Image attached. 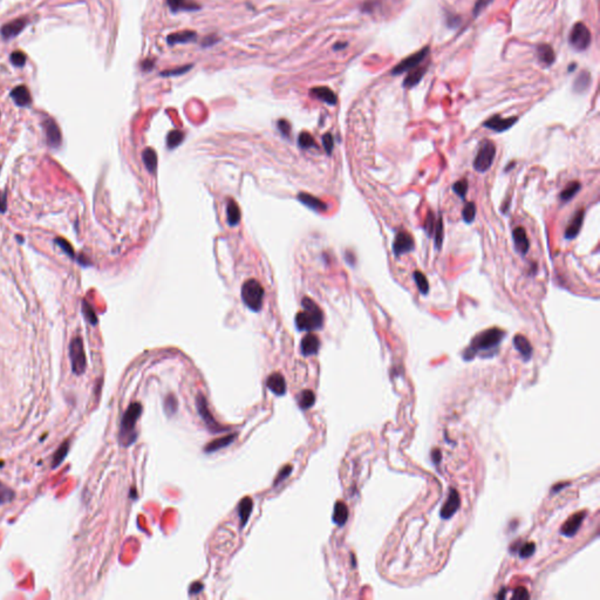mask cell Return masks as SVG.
I'll return each instance as SVG.
<instances>
[{"label": "cell", "instance_id": "obj_1", "mask_svg": "<svg viewBox=\"0 0 600 600\" xmlns=\"http://www.w3.org/2000/svg\"><path fill=\"white\" fill-rule=\"evenodd\" d=\"M504 336H505V332L503 330L497 329V327L485 330L483 332L478 333L471 340V344L463 352V358H465V360H471L476 355L481 353H484L485 357L495 354L500 342L503 341Z\"/></svg>", "mask_w": 600, "mask_h": 600}, {"label": "cell", "instance_id": "obj_2", "mask_svg": "<svg viewBox=\"0 0 600 600\" xmlns=\"http://www.w3.org/2000/svg\"><path fill=\"white\" fill-rule=\"evenodd\" d=\"M142 406L138 402H134L128 409L123 414L121 420V426H120L119 433V441L123 447H129L132 445L137 438V433L135 431L136 422H137L138 417L141 416Z\"/></svg>", "mask_w": 600, "mask_h": 600}, {"label": "cell", "instance_id": "obj_3", "mask_svg": "<svg viewBox=\"0 0 600 600\" xmlns=\"http://www.w3.org/2000/svg\"><path fill=\"white\" fill-rule=\"evenodd\" d=\"M302 304H304L305 311L300 312L296 318L298 329L300 331H308V332H310V331L319 330L320 327L323 326L324 321L323 312H321L320 308L308 298H305Z\"/></svg>", "mask_w": 600, "mask_h": 600}, {"label": "cell", "instance_id": "obj_4", "mask_svg": "<svg viewBox=\"0 0 600 600\" xmlns=\"http://www.w3.org/2000/svg\"><path fill=\"white\" fill-rule=\"evenodd\" d=\"M496 156V145L493 141L484 140L479 144L477 155L474 160V169L478 172L488 171L493 166Z\"/></svg>", "mask_w": 600, "mask_h": 600}, {"label": "cell", "instance_id": "obj_5", "mask_svg": "<svg viewBox=\"0 0 600 600\" xmlns=\"http://www.w3.org/2000/svg\"><path fill=\"white\" fill-rule=\"evenodd\" d=\"M263 297H264V290L258 281L251 279L244 284L242 298L252 311H258L262 307Z\"/></svg>", "mask_w": 600, "mask_h": 600}, {"label": "cell", "instance_id": "obj_6", "mask_svg": "<svg viewBox=\"0 0 600 600\" xmlns=\"http://www.w3.org/2000/svg\"><path fill=\"white\" fill-rule=\"evenodd\" d=\"M69 358L72 363V370L75 375H81L85 373L87 361H86L85 348L81 338H74L69 346Z\"/></svg>", "mask_w": 600, "mask_h": 600}, {"label": "cell", "instance_id": "obj_7", "mask_svg": "<svg viewBox=\"0 0 600 600\" xmlns=\"http://www.w3.org/2000/svg\"><path fill=\"white\" fill-rule=\"evenodd\" d=\"M568 42L576 51H585L591 44V33L585 24L577 23L572 27Z\"/></svg>", "mask_w": 600, "mask_h": 600}, {"label": "cell", "instance_id": "obj_8", "mask_svg": "<svg viewBox=\"0 0 600 600\" xmlns=\"http://www.w3.org/2000/svg\"><path fill=\"white\" fill-rule=\"evenodd\" d=\"M208 402H206V399L204 398V395L199 394L196 398V407L197 410H199L200 416L202 417V420L205 423L206 428L209 429L210 432L212 433H222L224 431H228L227 428H223L222 426H219L217 421H216L215 419H213V416L211 415V413L209 411L208 408Z\"/></svg>", "mask_w": 600, "mask_h": 600}, {"label": "cell", "instance_id": "obj_9", "mask_svg": "<svg viewBox=\"0 0 600 600\" xmlns=\"http://www.w3.org/2000/svg\"><path fill=\"white\" fill-rule=\"evenodd\" d=\"M429 52H431L429 47H425V48H422L421 51L409 55V57L404 59V60H402L400 64L397 65V66L393 68L392 74L393 75H400V74H402V73L408 72V70L417 67L427 57H428Z\"/></svg>", "mask_w": 600, "mask_h": 600}, {"label": "cell", "instance_id": "obj_10", "mask_svg": "<svg viewBox=\"0 0 600 600\" xmlns=\"http://www.w3.org/2000/svg\"><path fill=\"white\" fill-rule=\"evenodd\" d=\"M414 250V239L407 231H398L395 234L394 242H393V253L397 258H400L402 255H406Z\"/></svg>", "mask_w": 600, "mask_h": 600}, {"label": "cell", "instance_id": "obj_11", "mask_svg": "<svg viewBox=\"0 0 600 600\" xmlns=\"http://www.w3.org/2000/svg\"><path fill=\"white\" fill-rule=\"evenodd\" d=\"M517 121H518V117H516V116L508 117V119H503L502 116L495 115L493 117H490L489 120H487V121L483 123V126L485 127V128L491 129V131H494L496 133H503L511 128V127Z\"/></svg>", "mask_w": 600, "mask_h": 600}, {"label": "cell", "instance_id": "obj_12", "mask_svg": "<svg viewBox=\"0 0 600 600\" xmlns=\"http://www.w3.org/2000/svg\"><path fill=\"white\" fill-rule=\"evenodd\" d=\"M44 129L46 132V138H47V143L51 148H58L61 144V132L60 128L54 120L47 119L44 121Z\"/></svg>", "mask_w": 600, "mask_h": 600}, {"label": "cell", "instance_id": "obj_13", "mask_svg": "<svg viewBox=\"0 0 600 600\" xmlns=\"http://www.w3.org/2000/svg\"><path fill=\"white\" fill-rule=\"evenodd\" d=\"M512 239H513V244H515L516 251H517L519 255H522V256L527 255V253L529 252V249H530V242H529V238H528L525 229L522 227H517V228L513 229Z\"/></svg>", "mask_w": 600, "mask_h": 600}, {"label": "cell", "instance_id": "obj_14", "mask_svg": "<svg viewBox=\"0 0 600 600\" xmlns=\"http://www.w3.org/2000/svg\"><path fill=\"white\" fill-rule=\"evenodd\" d=\"M584 218H585V210L584 209L578 210V211L574 213V216L571 219L570 224L567 225V230H565L564 236L567 239H574V238L579 234L580 229H581V227H583Z\"/></svg>", "mask_w": 600, "mask_h": 600}, {"label": "cell", "instance_id": "obj_15", "mask_svg": "<svg viewBox=\"0 0 600 600\" xmlns=\"http://www.w3.org/2000/svg\"><path fill=\"white\" fill-rule=\"evenodd\" d=\"M460 508V496L456 490L451 489L449 491V496L445 500L443 508L441 510V517L443 519L450 518L451 516L455 513Z\"/></svg>", "mask_w": 600, "mask_h": 600}, {"label": "cell", "instance_id": "obj_16", "mask_svg": "<svg viewBox=\"0 0 600 600\" xmlns=\"http://www.w3.org/2000/svg\"><path fill=\"white\" fill-rule=\"evenodd\" d=\"M584 518H585V512L574 513V515L571 516V517L568 518L567 522H565V524L563 525V528L561 530L562 533L567 537L574 536L577 531L579 530Z\"/></svg>", "mask_w": 600, "mask_h": 600}, {"label": "cell", "instance_id": "obj_17", "mask_svg": "<svg viewBox=\"0 0 600 600\" xmlns=\"http://www.w3.org/2000/svg\"><path fill=\"white\" fill-rule=\"evenodd\" d=\"M267 387L277 397H283L286 393V382L280 373H272L267 380Z\"/></svg>", "mask_w": 600, "mask_h": 600}, {"label": "cell", "instance_id": "obj_18", "mask_svg": "<svg viewBox=\"0 0 600 600\" xmlns=\"http://www.w3.org/2000/svg\"><path fill=\"white\" fill-rule=\"evenodd\" d=\"M300 347H301V353L304 354L305 357H310V355H314L318 353L320 347V341L317 335L308 333L307 335L302 339Z\"/></svg>", "mask_w": 600, "mask_h": 600}, {"label": "cell", "instance_id": "obj_19", "mask_svg": "<svg viewBox=\"0 0 600 600\" xmlns=\"http://www.w3.org/2000/svg\"><path fill=\"white\" fill-rule=\"evenodd\" d=\"M513 346H515V348L519 352V354L522 355L524 360H530L531 357H533V346H531L530 341L522 334H517L513 338Z\"/></svg>", "mask_w": 600, "mask_h": 600}, {"label": "cell", "instance_id": "obj_20", "mask_svg": "<svg viewBox=\"0 0 600 600\" xmlns=\"http://www.w3.org/2000/svg\"><path fill=\"white\" fill-rule=\"evenodd\" d=\"M11 98L13 99L15 104L19 107H27L30 106L31 102H32L30 91L27 89V87H25V86H18V87H15L13 91L11 92Z\"/></svg>", "mask_w": 600, "mask_h": 600}, {"label": "cell", "instance_id": "obj_21", "mask_svg": "<svg viewBox=\"0 0 600 600\" xmlns=\"http://www.w3.org/2000/svg\"><path fill=\"white\" fill-rule=\"evenodd\" d=\"M427 69H428V67L427 66H417L415 68H413V69H410L409 74L406 76L403 83H402L403 87L413 88V87H415L416 85H419V82L421 81L423 76H425Z\"/></svg>", "mask_w": 600, "mask_h": 600}, {"label": "cell", "instance_id": "obj_22", "mask_svg": "<svg viewBox=\"0 0 600 600\" xmlns=\"http://www.w3.org/2000/svg\"><path fill=\"white\" fill-rule=\"evenodd\" d=\"M26 24H27L26 19H17V20L12 21V23H10V24H6L1 30L2 36H4L5 39L14 38L15 35H18V34H19L21 31L24 30V27L26 26Z\"/></svg>", "mask_w": 600, "mask_h": 600}, {"label": "cell", "instance_id": "obj_23", "mask_svg": "<svg viewBox=\"0 0 600 600\" xmlns=\"http://www.w3.org/2000/svg\"><path fill=\"white\" fill-rule=\"evenodd\" d=\"M253 509V500L250 497H244L238 504V515H239L240 525L244 528L249 521L250 515H251Z\"/></svg>", "mask_w": 600, "mask_h": 600}, {"label": "cell", "instance_id": "obj_24", "mask_svg": "<svg viewBox=\"0 0 600 600\" xmlns=\"http://www.w3.org/2000/svg\"><path fill=\"white\" fill-rule=\"evenodd\" d=\"M237 437V434H231V435H227L224 436V437L217 438V440L210 442L209 444H206L205 447V453L210 454V453H215V451L221 450L223 448H227L228 445H230L234 441V438Z\"/></svg>", "mask_w": 600, "mask_h": 600}, {"label": "cell", "instance_id": "obj_25", "mask_svg": "<svg viewBox=\"0 0 600 600\" xmlns=\"http://www.w3.org/2000/svg\"><path fill=\"white\" fill-rule=\"evenodd\" d=\"M347 519H348V509H347V506H346V504L342 502H336L335 506H334L333 522L335 523L338 527H344L345 523L347 522Z\"/></svg>", "mask_w": 600, "mask_h": 600}, {"label": "cell", "instance_id": "obj_26", "mask_svg": "<svg viewBox=\"0 0 600 600\" xmlns=\"http://www.w3.org/2000/svg\"><path fill=\"white\" fill-rule=\"evenodd\" d=\"M537 53H538V58H539V60L542 61L543 64L547 65V66H550V65H552L553 63H555L556 54H555V51H553V48L550 45H547V44L539 45L537 48Z\"/></svg>", "mask_w": 600, "mask_h": 600}, {"label": "cell", "instance_id": "obj_27", "mask_svg": "<svg viewBox=\"0 0 600 600\" xmlns=\"http://www.w3.org/2000/svg\"><path fill=\"white\" fill-rule=\"evenodd\" d=\"M311 93L313 97L320 99L326 103L332 104V106L336 103V95L329 87H315L312 89Z\"/></svg>", "mask_w": 600, "mask_h": 600}, {"label": "cell", "instance_id": "obj_28", "mask_svg": "<svg viewBox=\"0 0 600 600\" xmlns=\"http://www.w3.org/2000/svg\"><path fill=\"white\" fill-rule=\"evenodd\" d=\"M196 39V33L193 31H183V32H177L174 34H170L168 36V44H182V42H189Z\"/></svg>", "mask_w": 600, "mask_h": 600}, {"label": "cell", "instance_id": "obj_29", "mask_svg": "<svg viewBox=\"0 0 600 600\" xmlns=\"http://www.w3.org/2000/svg\"><path fill=\"white\" fill-rule=\"evenodd\" d=\"M297 401H298L299 407L301 408V409H310L315 402V395L310 389H306V391H302L298 395Z\"/></svg>", "mask_w": 600, "mask_h": 600}, {"label": "cell", "instance_id": "obj_30", "mask_svg": "<svg viewBox=\"0 0 600 600\" xmlns=\"http://www.w3.org/2000/svg\"><path fill=\"white\" fill-rule=\"evenodd\" d=\"M68 451H69V441H65L64 443L58 448V450L55 451V454L53 455V461H52V469H55L57 467H59L61 463L64 462V460L66 459Z\"/></svg>", "mask_w": 600, "mask_h": 600}, {"label": "cell", "instance_id": "obj_31", "mask_svg": "<svg viewBox=\"0 0 600 600\" xmlns=\"http://www.w3.org/2000/svg\"><path fill=\"white\" fill-rule=\"evenodd\" d=\"M433 236H434V244H435L436 250H441L442 244H443V237H444L443 219H442V216H440L438 218H436L435 229H434V233H433Z\"/></svg>", "mask_w": 600, "mask_h": 600}, {"label": "cell", "instance_id": "obj_32", "mask_svg": "<svg viewBox=\"0 0 600 600\" xmlns=\"http://www.w3.org/2000/svg\"><path fill=\"white\" fill-rule=\"evenodd\" d=\"M581 185L579 182H570V184L567 185V188H565L564 190L561 193V200L564 203H567L568 200L573 199L574 196L578 194V191L580 190Z\"/></svg>", "mask_w": 600, "mask_h": 600}, {"label": "cell", "instance_id": "obj_33", "mask_svg": "<svg viewBox=\"0 0 600 600\" xmlns=\"http://www.w3.org/2000/svg\"><path fill=\"white\" fill-rule=\"evenodd\" d=\"M168 5L172 11L178 10H197L200 7L193 0H168Z\"/></svg>", "mask_w": 600, "mask_h": 600}, {"label": "cell", "instance_id": "obj_34", "mask_svg": "<svg viewBox=\"0 0 600 600\" xmlns=\"http://www.w3.org/2000/svg\"><path fill=\"white\" fill-rule=\"evenodd\" d=\"M413 278H414V280H415L420 293L423 296L428 295L429 283H428V279H427V277L425 276V273H422V272H420V271H415L413 273Z\"/></svg>", "mask_w": 600, "mask_h": 600}, {"label": "cell", "instance_id": "obj_35", "mask_svg": "<svg viewBox=\"0 0 600 600\" xmlns=\"http://www.w3.org/2000/svg\"><path fill=\"white\" fill-rule=\"evenodd\" d=\"M590 83H591L590 74L587 72H583L579 76H578L576 82H574V92L581 93V92L586 91V89L589 88Z\"/></svg>", "mask_w": 600, "mask_h": 600}, {"label": "cell", "instance_id": "obj_36", "mask_svg": "<svg viewBox=\"0 0 600 600\" xmlns=\"http://www.w3.org/2000/svg\"><path fill=\"white\" fill-rule=\"evenodd\" d=\"M239 209H238L237 204L231 200V202L228 204V221L230 223V225H236L237 223L239 222Z\"/></svg>", "mask_w": 600, "mask_h": 600}, {"label": "cell", "instance_id": "obj_37", "mask_svg": "<svg viewBox=\"0 0 600 600\" xmlns=\"http://www.w3.org/2000/svg\"><path fill=\"white\" fill-rule=\"evenodd\" d=\"M462 217L465 219V222L467 224H470V223L474 222V219L476 217V205L475 203L472 202H468L465 205V208H463L462 211Z\"/></svg>", "mask_w": 600, "mask_h": 600}, {"label": "cell", "instance_id": "obj_38", "mask_svg": "<svg viewBox=\"0 0 600 600\" xmlns=\"http://www.w3.org/2000/svg\"><path fill=\"white\" fill-rule=\"evenodd\" d=\"M14 499V493L11 488L0 482V505L11 502Z\"/></svg>", "mask_w": 600, "mask_h": 600}, {"label": "cell", "instance_id": "obj_39", "mask_svg": "<svg viewBox=\"0 0 600 600\" xmlns=\"http://www.w3.org/2000/svg\"><path fill=\"white\" fill-rule=\"evenodd\" d=\"M468 181H467L466 178L460 179V181H457L455 184L453 185V190L454 193H455L457 196L461 197V199H465L467 191H468Z\"/></svg>", "mask_w": 600, "mask_h": 600}, {"label": "cell", "instance_id": "obj_40", "mask_svg": "<svg viewBox=\"0 0 600 600\" xmlns=\"http://www.w3.org/2000/svg\"><path fill=\"white\" fill-rule=\"evenodd\" d=\"M435 223H436V217L435 215L432 211L428 212V215H427L425 224H423V228H425L426 233L428 234L429 237L433 236V233H434V229H435Z\"/></svg>", "mask_w": 600, "mask_h": 600}, {"label": "cell", "instance_id": "obj_41", "mask_svg": "<svg viewBox=\"0 0 600 600\" xmlns=\"http://www.w3.org/2000/svg\"><path fill=\"white\" fill-rule=\"evenodd\" d=\"M82 310H83V315L86 317V319H87L92 325H97L98 318H97V315H95V312L91 307V305H89L87 301H85V300H83Z\"/></svg>", "mask_w": 600, "mask_h": 600}, {"label": "cell", "instance_id": "obj_42", "mask_svg": "<svg viewBox=\"0 0 600 600\" xmlns=\"http://www.w3.org/2000/svg\"><path fill=\"white\" fill-rule=\"evenodd\" d=\"M165 409L168 413V415H172V414L176 413V410H177V400H176L174 395L170 394L166 398Z\"/></svg>", "mask_w": 600, "mask_h": 600}, {"label": "cell", "instance_id": "obj_43", "mask_svg": "<svg viewBox=\"0 0 600 600\" xmlns=\"http://www.w3.org/2000/svg\"><path fill=\"white\" fill-rule=\"evenodd\" d=\"M302 200H304L305 204H307V205H310L311 208H313L315 210H325L326 209V205L323 204V202H320L319 200L313 199V197H308V196H301L300 197Z\"/></svg>", "mask_w": 600, "mask_h": 600}, {"label": "cell", "instance_id": "obj_44", "mask_svg": "<svg viewBox=\"0 0 600 600\" xmlns=\"http://www.w3.org/2000/svg\"><path fill=\"white\" fill-rule=\"evenodd\" d=\"M144 162L147 165L148 169L153 171L156 167V155L151 149H147L144 153Z\"/></svg>", "mask_w": 600, "mask_h": 600}, {"label": "cell", "instance_id": "obj_45", "mask_svg": "<svg viewBox=\"0 0 600 600\" xmlns=\"http://www.w3.org/2000/svg\"><path fill=\"white\" fill-rule=\"evenodd\" d=\"M183 140V134L181 132H171L168 136V145L169 148H174L177 145L179 142Z\"/></svg>", "mask_w": 600, "mask_h": 600}, {"label": "cell", "instance_id": "obj_46", "mask_svg": "<svg viewBox=\"0 0 600 600\" xmlns=\"http://www.w3.org/2000/svg\"><path fill=\"white\" fill-rule=\"evenodd\" d=\"M292 469H293L292 466H285V467H284V468L281 469L280 471H279V474L277 475L276 481H274V484H273L274 487H276V485H278L279 483H281V482H283V481H285V479L291 475V472H292Z\"/></svg>", "mask_w": 600, "mask_h": 600}, {"label": "cell", "instance_id": "obj_47", "mask_svg": "<svg viewBox=\"0 0 600 600\" xmlns=\"http://www.w3.org/2000/svg\"><path fill=\"white\" fill-rule=\"evenodd\" d=\"M11 63L17 67H23L26 63V57L23 52H13L11 55Z\"/></svg>", "mask_w": 600, "mask_h": 600}, {"label": "cell", "instance_id": "obj_48", "mask_svg": "<svg viewBox=\"0 0 600 600\" xmlns=\"http://www.w3.org/2000/svg\"><path fill=\"white\" fill-rule=\"evenodd\" d=\"M55 244H58V245L60 246L61 249H63V251L66 252L68 256L72 257V258H74L73 247H72V245H70L69 243L67 242L66 239H63V238H57V239H55Z\"/></svg>", "mask_w": 600, "mask_h": 600}, {"label": "cell", "instance_id": "obj_49", "mask_svg": "<svg viewBox=\"0 0 600 600\" xmlns=\"http://www.w3.org/2000/svg\"><path fill=\"white\" fill-rule=\"evenodd\" d=\"M534 550H536V546H534L533 543L524 544V545L521 547V550H519V555H521L522 558H527V557H530L533 555Z\"/></svg>", "mask_w": 600, "mask_h": 600}, {"label": "cell", "instance_id": "obj_50", "mask_svg": "<svg viewBox=\"0 0 600 600\" xmlns=\"http://www.w3.org/2000/svg\"><path fill=\"white\" fill-rule=\"evenodd\" d=\"M299 143L301 147H311V145L314 144L313 138L311 137V135L308 134H301L299 138Z\"/></svg>", "mask_w": 600, "mask_h": 600}, {"label": "cell", "instance_id": "obj_51", "mask_svg": "<svg viewBox=\"0 0 600 600\" xmlns=\"http://www.w3.org/2000/svg\"><path fill=\"white\" fill-rule=\"evenodd\" d=\"M190 68H191V65H189V66H187V67H183V68H178V69H171V70H168V72H162L161 74H162V75H166V76L179 75V74L188 72Z\"/></svg>", "mask_w": 600, "mask_h": 600}, {"label": "cell", "instance_id": "obj_52", "mask_svg": "<svg viewBox=\"0 0 600 600\" xmlns=\"http://www.w3.org/2000/svg\"><path fill=\"white\" fill-rule=\"evenodd\" d=\"M490 1H491V0H477V1H476L475 7H474V15H475V17L477 14L481 13V11L483 10L485 6L489 4Z\"/></svg>", "mask_w": 600, "mask_h": 600}, {"label": "cell", "instance_id": "obj_53", "mask_svg": "<svg viewBox=\"0 0 600 600\" xmlns=\"http://www.w3.org/2000/svg\"><path fill=\"white\" fill-rule=\"evenodd\" d=\"M524 598H529L528 591L525 590L524 587H518V589L513 592L512 599H524Z\"/></svg>", "mask_w": 600, "mask_h": 600}, {"label": "cell", "instance_id": "obj_54", "mask_svg": "<svg viewBox=\"0 0 600 600\" xmlns=\"http://www.w3.org/2000/svg\"><path fill=\"white\" fill-rule=\"evenodd\" d=\"M324 145L325 148H326L327 153H331L333 149V137L331 136V134H326L324 136Z\"/></svg>", "mask_w": 600, "mask_h": 600}, {"label": "cell", "instance_id": "obj_55", "mask_svg": "<svg viewBox=\"0 0 600 600\" xmlns=\"http://www.w3.org/2000/svg\"><path fill=\"white\" fill-rule=\"evenodd\" d=\"M204 589V585L200 583H195L189 587V593L190 595H199L200 592H202V590Z\"/></svg>", "mask_w": 600, "mask_h": 600}, {"label": "cell", "instance_id": "obj_56", "mask_svg": "<svg viewBox=\"0 0 600 600\" xmlns=\"http://www.w3.org/2000/svg\"><path fill=\"white\" fill-rule=\"evenodd\" d=\"M7 209V203H6V195L0 191V212H5Z\"/></svg>", "mask_w": 600, "mask_h": 600}, {"label": "cell", "instance_id": "obj_57", "mask_svg": "<svg viewBox=\"0 0 600 600\" xmlns=\"http://www.w3.org/2000/svg\"><path fill=\"white\" fill-rule=\"evenodd\" d=\"M460 21H461L460 17H453L451 14L448 15V18H447V23L450 27H456L457 25L460 24Z\"/></svg>", "mask_w": 600, "mask_h": 600}]
</instances>
